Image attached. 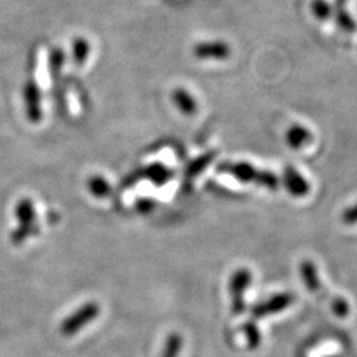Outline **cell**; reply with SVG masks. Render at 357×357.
<instances>
[{
    "label": "cell",
    "instance_id": "7c38bea8",
    "mask_svg": "<svg viewBox=\"0 0 357 357\" xmlns=\"http://www.w3.org/2000/svg\"><path fill=\"white\" fill-rule=\"evenodd\" d=\"M15 215L20 222V227H35L36 211L31 200H22L15 209Z\"/></svg>",
    "mask_w": 357,
    "mask_h": 357
},
{
    "label": "cell",
    "instance_id": "d6986e66",
    "mask_svg": "<svg viewBox=\"0 0 357 357\" xmlns=\"http://www.w3.org/2000/svg\"><path fill=\"white\" fill-rule=\"evenodd\" d=\"M340 218H342V222L345 225H355V224H357V203L345 208L344 212L342 213Z\"/></svg>",
    "mask_w": 357,
    "mask_h": 357
},
{
    "label": "cell",
    "instance_id": "277c9868",
    "mask_svg": "<svg viewBox=\"0 0 357 357\" xmlns=\"http://www.w3.org/2000/svg\"><path fill=\"white\" fill-rule=\"evenodd\" d=\"M192 53L197 60L224 61L231 56V48L229 43L224 40H212L195 44Z\"/></svg>",
    "mask_w": 357,
    "mask_h": 357
},
{
    "label": "cell",
    "instance_id": "ffe728a7",
    "mask_svg": "<svg viewBox=\"0 0 357 357\" xmlns=\"http://www.w3.org/2000/svg\"><path fill=\"white\" fill-rule=\"evenodd\" d=\"M332 310H333V312H335L337 317L345 318V317L348 315V312H349V306H348V302H347V301L342 299V298H337V299H335L333 303H332Z\"/></svg>",
    "mask_w": 357,
    "mask_h": 357
},
{
    "label": "cell",
    "instance_id": "9a60e30c",
    "mask_svg": "<svg viewBox=\"0 0 357 357\" xmlns=\"http://www.w3.org/2000/svg\"><path fill=\"white\" fill-rule=\"evenodd\" d=\"M311 13L320 22H326V20L331 19L333 8L328 0H312L311 1Z\"/></svg>",
    "mask_w": 357,
    "mask_h": 357
},
{
    "label": "cell",
    "instance_id": "8fae6325",
    "mask_svg": "<svg viewBox=\"0 0 357 357\" xmlns=\"http://www.w3.org/2000/svg\"><path fill=\"white\" fill-rule=\"evenodd\" d=\"M299 271H301V278L306 284L307 290L311 293H318L320 290V280L315 264L310 259H305L301 264Z\"/></svg>",
    "mask_w": 357,
    "mask_h": 357
},
{
    "label": "cell",
    "instance_id": "4fadbf2b",
    "mask_svg": "<svg viewBox=\"0 0 357 357\" xmlns=\"http://www.w3.org/2000/svg\"><path fill=\"white\" fill-rule=\"evenodd\" d=\"M243 332L248 347L250 349H257L261 344V340H262V336H261V331H259L258 326L255 324V321H246L243 324Z\"/></svg>",
    "mask_w": 357,
    "mask_h": 357
},
{
    "label": "cell",
    "instance_id": "7402d4cb",
    "mask_svg": "<svg viewBox=\"0 0 357 357\" xmlns=\"http://www.w3.org/2000/svg\"><path fill=\"white\" fill-rule=\"evenodd\" d=\"M330 357H337V356H330Z\"/></svg>",
    "mask_w": 357,
    "mask_h": 357
},
{
    "label": "cell",
    "instance_id": "5b68a950",
    "mask_svg": "<svg viewBox=\"0 0 357 357\" xmlns=\"http://www.w3.org/2000/svg\"><path fill=\"white\" fill-rule=\"evenodd\" d=\"M294 302V295L290 293H281L273 295L271 298H268L266 301L257 303L252 308V315L255 318H266L270 315L278 314L284 311L287 307L291 306Z\"/></svg>",
    "mask_w": 357,
    "mask_h": 357
},
{
    "label": "cell",
    "instance_id": "30bf717a",
    "mask_svg": "<svg viewBox=\"0 0 357 357\" xmlns=\"http://www.w3.org/2000/svg\"><path fill=\"white\" fill-rule=\"evenodd\" d=\"M347 3L348 0H335L333 4V13L337 26H340L347 33H354L357 31L356 22L351 17V15L347 11Z\"/></svg>",
    "mask_w": 357,
    "mask_h": 357
},
{
    "label": "cell",
    "instance_id": "9c48e42d",
    "mask_svg": "<svg viewBox=\"0 0 357 357\" xmlns=\"http://www.w3.org/2000/svg\"><path fill=\"white\" fill-rule=\"evenodd\" d=\"M172 101L176 105L178 110L184 115H195L197 113V101L191 93L184 88H176L172 90Z\"/></svg>",
    "mask_w": 357,
    "mask_h": 357
},
{
    "label": "cell",
    "instance_id": "8992f818",
    "mask_svg": "<svg viewBox=\"0 0 357 357\" xmlns=\"http://www.w3.org/2000/svg\"><path fill=\"white\" fill-rule=\"evenodd\" d=\"M282 183L286 191L295 197H303L311 190L310 183L294 166H287L283 171Z\"/></svg>",
    "mask_w": 357,
    "mask_h": 357
},
{
    "label": "cell",
    "instance_id": "e0dca14e",
    "mask_svg": "<svg viewBox=\"0 0 357 357\" xmlns=\"http://www.w3.org/2000/svg\"><path fill=\"white\" fill-rule=\"evenodd\" d=\"M88 187H89V191L94 196H98V197L107 196L110 193L109 183L105 178H100V176H93V178H90Z\"/></svg>",
    "mask_w": 357,
    "mask_h": 357
},
{
    "label": "cell",
    "instance_id": "7a4b0ae2",
    "mask_svg": "<svg viewBox=\"0 0 357 357\" xmlns=\"http://www.w3.org/2000/svg\"><path fill=\"white\" fill-rule=\"evenodd\" d=\"M101 308L96 302H88L84 306L77 308L76 311L69 315L61 323L60 331L64 336H73L77 332L84 330L89 323L98 318Z\"/></svg>",
    "mask_w": 357,
    "mask_h": 357
},
{
    "label": "cell",
    "instance_id": "52a82bcc",
    "mask_svg": "<svg viewBox=\"0 0 357 357\" xmlns=\"http://www.w3.org/2000/svg\"><path fill=\"white\" fill-rule=\"evenodd\" d=\"M24 105H26V118L32 123H38L43 118L41 110V96L38 90V82L28 81L24 86Z\"/></svg>",
    "mask_w": 357,
    "mask_h": 357
},
{
    "label": "cell",
    "instance_id": "2e32d148",
    "mask_svg": "<svg viewBox=\"0 0 357 357\" xmlns=\"http://www.w3.org/2000/svg\"><path fill=\"white\" fill-rule=\"evenodd\" d=\"M89 43L85 38H76V41L73 44V59H75L76 65L81 66L84 64L86 61V59L89 57Z\"/></svg>",
    "mask_w": 357,
    "mask_h": 357
},
{
    "label": "cell",
    "instance_id": "6da1fadb",
    "mask_svg": "<svg viewBox=\"0 0 357 357\" xmlns=\"http://www.w3.org/2000/svg\"><path fill=\"white\" fill-rule=\"evenodd\" d=\"M217 171L231 175L241 183L255 184L270 191H277L281 184L274 172L257 168L255 165L248 162H222L217 166Z\"/></svg>",
    "mask_w": 357,
    "mask_h": 357
},
{
    "label": "cell",
    "instance_id": "ba28073f",
    "mask_svg": "<svg viewBox=\"0 0 357 357\" xmlns=\"http://www.w3.org/2000/svg\"><path fill=\"white\" fill-rule=\"evenodd\" d=\"M312 139L314 137L310 128L299 123H294L284 132V141L287 143V146L296 151L308 146Z\"/></svg>",
    "mask_w": 357,
    "mask_h": 357
},
{
    "label": "cell",
    "instance_id": "44dd1931",
    "mask_svg": "<svg viewBox=\"0 0 357 357\" xmlns=\"http://www.w3.org/2000/svg\"><path fill=\"white\" fill-rule=\"evenodd\" d=\"M139 206V211L143 212V213H147V212H150L151 211V208H153V203L151 202H147V200H143V203L138 205Z\"/></svg>",
    "mask_w": 357,
    "mask_h": 357
},
{
    "label": "cell",
    "instance_id": "5bb4252c",
    "mask_svg": "<svg viewBox=\"0 0 357 357\" xmlns=\"http://www.w3.org/2000/svg\"><path fill=\"white\" fill-rule=\"evenodd\" d=\"M183 348V337L180 333H169L160 357H178Z\"/></svg>",
    "mask_w": 357,
    "mask_h": 357
},
{
    "label": "cell",
    "instance_id": "ac0fdd59",
    "mask_svg": "<svg viewBox=\"0 0 357 357\" xmlns=\"http://www.w3.org/2000/svg\"><path fill=\"white\" fill-rule=\"evenodd\" d=\"M147 175H149V178H153V181H156V183H163L169 178V171L167 169L166 167L155 165L147 169Z\"/></svg>",
    "mask_w": 357,
    "mask_h": 357
},
{
    "label": "cell",
    "instance_id": "3957f363",
    "mask_svg": "<svg viewBox=\"0 0 357 357\" xmlns=\"http://www.w3.org/2000/svg\"><path fill=\"white\" fill-rule=\"evenodd\" d=\"M252 284V273L248 268H238L231 275L229 283L230 302L233 315H241L245 311V291Z\"/></svg>",
    "mask_w": 357,
    "mask_h": 357
}]
</instances>
